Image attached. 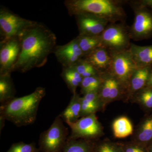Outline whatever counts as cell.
<instances>
[{"label": "cell", "instance_id": "8992f818", "mask_svg": "<svg viewBox=\"0 0 152 152\" xmlns=\"http://www.w3.org/2000/svg\"><path fill=\"white\" fill-rule=\"evenodd\" d=\"M112 60L108 71L122 86L126 93L132 76L138 69L129 49L110 51Z\"/></svg>", "mask_w": 152, "mask_h": 152}, {"label": "cell", "instance_id": "4dcf8cb0", "mask_svg": "<svg viewBox=\"0 0 152 152\" xmlns=\"http://www.w3.org/2000/svg\"><path fill=\"white\" fill-rule=\"evenodd\" d=\"M6 120L3 117L0 116V131L1 132L4 126H5Z\"/></svg>", "mask_w": 152, "mask_h": 152}, {"label": "cell", "instance_id": "7a4b0ae2", "mask_svg": "<svg viewBox=\"0 0 152 152\" xmlns=\"http://www.w3.org/2000/svg\"><path fill=\"white\" fill-rule=\"evenodd\" d=\"M45 95V89L39 87L29 95L15 97L1 104L0 116L18 127L33 124L37 119L40 103Z\"/></svg>", "mask_w": 152, "mask_h": 152}, {"label": "cell", "instance_id": "4fadbf2b", "mask_svg": "<svg viewBox=\"0 0 152 152\" xmlns=\"http://www.w3.org/2000/svg\"><path fill=\"white\" fill-rule=\"evenodd\" d=\"M99 73L108 70L112 57L110 51L103 46H99L83 58Z\"/></svg>", "mask_w": 152, "mask_h": 152}, {"label": "cell", "instance_id": "cb8c5ba5", "mask_svg": "<svg viewBox=\"0 0 152 152\" xmlns=\"http://www.w3.org/2000/svg\"><path fill=\"white\" fill-rule=\"evenodd\" d=\"M132 98L145 109H152V87H145L136 93Z\"/></svg>", "mask_w": 152, "mask_h": 152}, {"label": "cell", "instance_id": "3957f363", "mask_svg": "<svg viewBox=\"0 0 152 152\" xmlns=\"http://www.w3.org/2000/svg\"><path fill=\"white\" fill-rule=\"evenodd\" d=\"M127 1L119 0H66L65 1L70 16L88 14L104 19L110 23H124L126 14L122 5Z\"/></svg>", "mask_w": 152, "mask_h": 152}, {"label": "cell", "instance_id": "5bb4252c", "mask_svg": "<svg viewBox=\"0 0 152 152\" xmlns=\"http://www.w3.org/2000/svg\"><path fill=\"white\" fill-rule=\"evenodd\" d=\"M152 67L138 68L133 74L129 84L126 97L132 98L139 91L146 86Z\"/></svg>", "mask_w": 152, "mask_h": 152}, {"label": "cell", "instance_id": "44dd1931", "mask_svg": "<svg viewBox=\"0 0 152 152\" xmlns=\"http://www.w3.org/2000/svg\"><path fill=\"white\" fill-rule=\"evenodd\" d=\"M135 139L141 144L148 143L152 141V115L142 121L136 133Z\"/></svg>", "mask_w": 152, "mask_h": 152}, {"label": "cell", "instance_id": "52a82bcc", "mask_svg": "<svg viewBox=\"0 0 152 152\" xmlns=\"http://www.w3.org/2000/svg\"><path fill=\"white\" fill-rule=\"evenodd\" d=\"M101 46L110 51H119L129 48L131 43L129 27L124 23L108 25L100 35Z\"/></svg>", "mask_w": 152, "mask_h": 152}, {"label": "cell", "instance_id": "277c9868", "mask_svg": "<svg viewBox=\"0 0 152 152\" xmlns=\"http://www.w3.org/2000/svg\"><path fill=\"white\" fill-rule=\"evenodd\" d=\"M59 115L47 130L41 133L39 140L42 152H62L68 139L69 131Z\"/></svg>", "mask_w": 152, "mask_h": 152}, {"label": "cell", "instance_id": "d6a6232c", "mask_svg": "<svg viewBox=\"0 0 152 152\" xmlns=\"http://www.w3.org/2000/svg\"><path fill=\"white\" fill-rule=\"evenodd\" d=\"M151 143V145L149 148V152H152V141Z\"/></svg>", "mask_w": 152, "mask_h": 152}, {"label": "cell", "instance_id": "5b68a950", "mask_svg": "<svg viewBox=\"0 0 152 152\" xmlns=\"http://www.w3.org/2000/svg\"><path fill=\"white\" fill-rule=\"evenodd\" d=\"M134 13V20L129 27L131 39L137 41L152 37V12L140 1H128Z\"/></svg>", "mask_w": 152, "mask_h": 152}, {"label": "cell", "instance_id": "603a6c76", "mask_svg": "<svg viewBox=\"0 0 152 152\" xmlns=\"http://www.w3.org/2000/svg\"><path fill=\"white\" fill-rule=\"evenodd\" d=\"M75 39L84 57L98 47L101 46L100 36L90 37L78 35Z\"/></svg>", "mask_w": 152, "mask_h": 152}, {"label": "cell", "instance_id": "ac0fdd59", "mask_svg": "<svg viewBox=\"0 0 152 152\" xmlns=\"http://www.w3.org/2000/svg\"><path fill=\"white\" fill-rule=\"evenodd\" d=\"M15 89L11 74L0 75V102L5 103L15 97Z\"/></svg>", "mask_w": 152, "mask_h": 152}, {"label": "cell", "instance_id": "f546056e", "mask_svg": "<svg viewBox=\"0 0 152 152\" xmlns=\"http://www.w3.org/2000/svg\"><path fill=\"white\" fill-rule=\"evenodd\" d=\"M143 5L150 9L152 12V0L140 1Z\"/></svg>", "mask_w": 152, "mask_h": 152}, {"label": "cell", "instance_id": "f1b7e54d", "mask_svg": "<svg viewBox=\"0 0 152 152\" xmlns=\"http://www.w3.org/2000/svg\"><path fill=\"white\" fill-rule=\"evenodd\" d=\"M124 150V152H145L141 147L137 145H129L126 146Z\"/></svg>", "mask_w": 152, "mask_h": 152}, {"label": "cell", "instance_id": "484cf974", "mask_svg": "<svg viewBox=\"0 0 152 152\" xmlns=\"http://www.w3.org/2000/svg\"><path fill=\"white\" fill-rule=\"evenodd\" d=\"M40 150L36 147L35 144L25 143L20 142L13 144L7 152H39Z\"/></svg>", "mask_w": 152, "mask_h": 152}, {"label": "cell", "instance_id": "83f0119b", "mask_svg": "<svg viewBox=\"0 0 152 152\" xmlns=\"http://www.w3.org/2000/svg\"><path fill=\"white\" fill-rule=\"evenodd\" d=\"M71 67L77 71L81 76L88 71L95 69L83 58Z\"/></svg>", "mask_w": 152, "mask_h": 152}, {"label": "cell", "instance_id": "2e32d148", "mask_svg": "<svg viewBox=\"0 0 152 152\" xmlns=\"http://www.w3.org/2000/svg\"><path fill=\"white\" fill-rule=\"evenodd\" d=\"M81 97L77 93L73 94L70 102L60 116L67 124L75 122L80 117Z\"/></svg>", "mask_w": 152, "mask_h": 152}, {"label": "cell", "instance_id": "6da1fadb", "mask_svg": "<svg viewBox=\"0 0 152 152\" xmlns=\"http://www.w3.org/2000/svg\"><path fill=\"white\" fill-rule=\"evenodd\" d=\"M18 37L20 52L13 72L25 73L43 66L56 47V35L42 23L37 22Z\"/></svg>", "mask_w": 152, "mask_h": 152}, {"label": "cell", "instance_id": "ba28073f", "mask_svg": "<svg viewBox=\"0 0 152 152\" xmlns=\"http://www.w3.org/2000/svg\"><path fill=\"white\" fill-rule=\"evenodd\" d=\"M37 22L22 18L4 7L0 9L1 40L18 37Z\"/></svg>", "mask_w": 152, "mask_h": 152}, {"label": "cell", "instance_id": "7c38bea8", "mask_svg": "<svg viewBox=\"0 0 152 152\" xmlns=\"http://www.w3.org/2000/svg\"><path fill=\"white\" fill-rule=\"evenodd\" d=\"M53 53L63 68L73 66L84 57L75 38L66 45L56 46Z\"/></svg>", "mask_w": 152, "mask_h": 152}, {"label": "cell", "instance_id": "d4e9b609", "mask_svg": "<svg viewBox=\"0 0 152 152\" xmlns=\"http://www.w3.org/2000/svg\"><path fill=\"white\" fill-rule=\"evenodd\" d=\"M101 84V79L99 76L83 78L81 83V92L84 95L93 92H98Z\"/></svg>", "mask_w": 152, "mask_h": 152}, {"label": "cell", "instance_id": "30bf717a", "mask_svg": "<svg viewBox=\"0 0 152 152\" xmlns=\"http://www.w3.org/2000/svg\"><path fill=\"white\" fill-rule=\"evenodd\" d=\"M0 44V75L11 74L20 52L18 37L1 40Z\"/></svg>", "mask_w": 152, "mask_h": 152}, {"label": "cell", "instance_id": "9c48e42d", "mask_svg": "<svg viewBox=\"0 0 152 152\" xmlns=\"http://www.w3.org/2000/svg\"><path fill=\"white\" fill-rule=\"evenodd\" d=\"M71 129L69 138L93 140L103 134V128L95 114L82 117L75 122L67 124Z\"/></svg>", "mask_w": 152, "mask_h": 152}, {"label": "cell", "instance_id": "4316f807", "mask_svg": "<svg viewBox=\"0 0 152 152\" xmlns=\"http://www.w3.org/2000/svg\"><path fill=\"white\" fill-rule=\"evenodd\" d=\"M95 152H124V148L116 144L110 142L101 143L97 147Z\"/></svg>", "mask_w": 152, "mask_h": 152}, {"label": "cell", "instance_id": "8fae6325", "mask_svg": "<svg viewBox=\"0 0 152 152\" xmlns=\"http://www.w3.org/2000/svg\"><path fill=\"white\" fill-rule=\"evenodd\" d=\"M75 17L80 36H100L109 23L104 19L90 14H79Z\"/></svg>", "mask_w": 152, "mask_h": 152}, {"label": "cell", "instance_id": "9a60e30c", "mask_svg": "<svg viewBox=\"0 0 152 152\" xmlns=\"http://www.w3.org/2000/svg\"><path fill=\"white\" fill-rule=\"evenodd\" d=\"M129 50L138 68L152 67V45L141 46L131 43Z\"/></svg>", "mask_w": 152, "mask_h": 152}, {"label": "cell", "instance_id": "d6986e66", "mask_svg": "<svg viewBox=\"0 0 152 152\" xmlns=\"http://www.w3.org/2000/svg\"><path fill=\"white\" fill-rule=\"evenodd\" d=\"M114 135L117 138H124L133 133V127L131 121L125 116L120 117L113 124Z\"/></svg>", "mask_w": 152, "mask_h": 152}, {"label": "cell", "instance_id": "7402d4cb", "mask_svg": "<svg viewBox=\"0 0 152 152\" xmlns=\"http://www.w3.org/2000/svg\"><path fill=\"white\" fill-rule=\"evenodd\" d=\"M61 76L73 94L77 93V88L83 80L81 75L72 68L69 67L63 68Z\"/></svg>", "mask_w": 152, "mask_h": 152}, {"label": "cell", "instance_id": "1f68e13d", "mask_svg": "<svg viewBox=\"0 0 152 152\" xmlns=\"http://www.w3.org/2000/svg\"><path fill=\"white\" fill-rule=\"evenodd\" d=\"M146 86L152 87V69L147 82Z\"/></svg>", "mask_w": 152, "mask_h": 152}, {"label": "cell", "instance_id": "e0dca14e", "mask_svg": "<svg viewBox=\"0 0 152 152\" xmlns=\"http://www.w3.org/2000/svg\"><path fill=\"white\" fill-rule=\"evenodd\" d=\"M103 107L98 92H93L84 95L81 97L80 117L96 113Z\"/></svg>", "mask_w": 152, "mask_h": 152}, {"label": "cell", "instance_id": "ffe728a7", "mask_svg": "<svg viewBox=\"0 0 152 152\" xmlns=\"http://www.w3.org/2000/svg\"><path fill=\"white\" fill-rule=\"evenodd\" d=\"M92 140L84 139H71L67 141L62 152H94Z\"/></svg>", "mask_w": 152, "mask_h": 152}]
</instances>
